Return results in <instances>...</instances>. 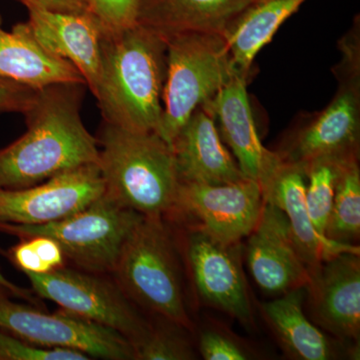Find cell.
<instances>
[{
  "label": "cell",
  "instance_id": "obj_13",
  "mask_svg": "<svg viewBox=\"0 0 360 360\" xmlns=\"http://www.w3.org/2000/svg\"><path fill=\"white\" fill-rule=\"evenodd\" d=\"M246 257L255 283L269 295L307 288L311 281L285 214L270 203L264 202L259 219L248 236Z\"/></svg>",
  "mask_w": 360,
  "mask_h": 360
},
{
  "label": "cell",
  "instance_id": "obj_16",
  "mask_svg": "<svg viewBox=\"0 0 360 360\" xmlns=\"http://www.w3.org/2000/svg\"><path fill=\"white\" fill-rule=\"evenodd\" d=\"M26 32L44 49L70 61L92 94L101 79V46L106 28L94 14L58 13L27 9Z\"/></svg>",
  "mask_w": 360,
  "mask_h": 360
},
{
  "label": "cell",
  "instance_id": "obj_14",
  "mask_svg": "<svg viewBox=\"0 0 360 360\" xmlns=\"http://www.w3.org/2000/svg\"><path fill=\"white\" fill-rule=\"evenodd\" d=\"M201 108L214 120L241 172L262 186L281 156L264 148L258 136L245 75L236 71L219 94Z\"/></svg>",
  "mask_w": 360,
  "mask_h": 360
},
{
  "label": "cell",
  "instance_id": "obj_25",
  "mask_svg": "<svg viewBox=\"0 0 360 360\" xmlns=\"http://www.w3.org/2000/svg\"><path fill=\"white\" fill-rule=\"evenodd\" d=\"M167 326H151L150 330L141 340L134 343L135 359L139 360H191L195 359L191 342L182 326L174 322Z\"/></svg>",
  "mask_w": 360,
  "mask_h": 360
},
{
  "label": "cell",
  "instance_id": "obj_27",
  "mask_svg": "<svg viewBox=\"0 0 360 360\" xmlns=\"http://www.w3.org/2000/svg\"><path fill=\"white\" fill-rule=\"evenodd\" d=\"M90 13L110 32L124 30L137 23L141 0H86Z\"/></svg>",
  "mask_w": 360,
  "mask_h": 360
},
{
  "label": "cell",
  "instance_id": "obj_2",
  "mask_svg": "<svg viewBox=\"0 0 360 360\" xmlns=\"http://www.w3.org/2000/svg\"><path fill=\"white\" fill-rule=\"evenodd\" d=\"M165 75V37L139 23L117 32L106 30L101 79L94 94L104 122L158 134Z\"/></svg>",
  "mask_w": 360,
  "mask_h": 360
},
{
  "label": "cell",
  "instance_id": "obj_10",
  "mask_svg": "<svg viewBox=\"0 0 360 360\" xmlns=\"http://www.w3.org/2000/svg\"><path fill=\"white\" fill-rule=\"evenodd\" d=\"M264 205L262 187L252 179L222 184L179 182L168 217L187 220L188 227L225 245H236L255 229Z\"/></svg>",
  "mask_w": 360,
  "mask_h": 360
},
{
  "label": "cell",
  "instance_id": "obj_1",
  "mask_svg": "<svg viewBox=\"0 0 360 360\" xmlns=\"http://www.w3.org/2000/svg\"><path fill=\"white\" fill-rule=\"evenodd\" d=\"M84 86L58 84L39 89L23 113L27 129L0 149V188H25L84 165H98V142L80 115Z\"/></svg>",
  "mask_w": 360,
  "mask_h": 360
},
{
  "label": "cell",
  "instance_id": "obj_17",
  "mask_svg": "<svg viewBox=\"0 0 360 360\" xmlns=\"http://www.w3.org/2000/svg\"><path fill=\"white\" fill-rule=\"evenodd\" d=\"M305 186L304 170L281 158L260 186L264 202L285 214L296 246L312 274L329 258L343 252L359 253V248L329 240L315 231L305 202Z\"/></svg>",
  "mask_w": 360,
  "mask_h": 360
},
{
  "label": "cell",
  "instance_id": "obj_23",
  "mask_svg": "<svg viewBox=\"0 0 360 360\" xmlns=\"http://www.w3.org/2000/svg\"><path fill=\"white\" fill-rule=\"evenodd\" d=\"M359 155L341 158L335 198L326 236L341 245H355L360 236Z\"/></svg>",
  "mask_w": 360,
  "mask_h": 360
},
{
  "label": "cell",
  "instance_id": "obj_22",
  "mask_svg": "<svg viewBox=\"0 0 360 360\" xmlns=\"http://www.w3.org/2000/svg\"><path fill=\"white\" fill-rule=\"evenodd\" d=\"M305 0H257L225 30V44L234 70L248 77L258 52Z\"/></svg>",
  "mask_w": 360,
  "mask_h": 360
},
{
  "label": "cell",
  "instance_id": "obj_3",
  "mask_svg": "<svg viewBox=\"0 0 360 360\" xmlns=\"http://www.w3.org/2000/svg\"><path fill=\"white\" fill-rule=\"evenodd\" d=\"M104 195L148 217H168L179 179L174 150L156 132L103 122L97 137Z\"/></svg>",
  "mask_w": 360,
  "mask_h": 360
},
{
  "label": "cell",
  "instance_id": "obj_28",
  "mask_svg": "<svg viewBox=\"0 0 360 360\" xmlns=\"http://www.w3.org/2000/svg\"><path fill=\"white\" fill-rule=\"evenodd\" d=\"M200 352L206 360H246L252 359L248 348L240 341L217 329H206L201 333Z\"/></svg>",
  "mask_w": 360,
  "mask_h": 360
},
{
  "label": "cell",
  "instance_id": "obj_11",
  "mask_svg": "<svg viewBox=\"0 0 360 360\" xmlns=\"http://www.w3.org/2000/svg\"><path fill=\"white\" fill-rule=\"evenodd\" d=\"M103 193L98 165H84L25 188H0V224H51L82 212Z\"/></svg>",
  "mask_w": 360,
  "mask_h": 360
},
{
  "label": "cell",
  "instance_id": "obj_8",
  "mask_svg": "<svg viewBox=\"0 0 360 360\" xmlns=\"http://www.w3.org/2000/svg\"><path fill=\"white\" fill-rule=\"evenodd\" d=\"M39 298L51 300L60 309L110 328L131 345L150 330L151 324L135 307L115 279L63 266L46 274L25 272Z\"/></svg>",
  "mask_w": 360,
  "mask_h": 360
},
{
  "label": "cell",
  "instance_id": "obj_7",
  "mask_svg": "<svg viewBox=\"0 0 360 360\" xmlns=\"http://www.w3.org/2000/svg\"><path fill=\"white\" fill-rule=\"evenodd\" d=\"M356 37H348L341 63L340 86L330 103L311 116L286 141L278 155L302 168L324 158L359 155L360 70Z\"/></svg>",
  "mask_w": 360,
  "mask_h": 360
},
{
  "label": "cell",
  "instance_id": "obj_21",
  "mask_svg": "<svg viewBox=\"0 0 360 360\" xmlns=\"http://www.w3.org/2000/svg\"><path fill=\"white\" fill-rule=\"evenodd\" d=\"M304 292L305 288H296L272 302H264L262 305L264 319L292 359H335L338 348L305 314Z\"/></svg>",
  "mask_w": 360,
  "mask_h": 360
},
{
  "label": "cell",
  "instance_id": "obj_15",
  "mask_svg": "<svg viewBox=\"0 0 360 360\" xmlns=\"http://www.w3.org/2000/svg\"><path fill=\"white\" fill-rule=\"evenodd\" d=\"M309 290L314 319L345 343L359 342V253L343 252L329 258L311 274Z\"/></svg>",
  "mask_w": 360,
  "mask_h": 360
},
{
  "label": "cell",
  "instance_id": "obj_30",
  "mask_svg": "<svg viewBox=\"0 0 360 360\" xmlns=\"http://www.w3.org/2000/svg\"><path fill=\"white\" fill-rule=\"evenodd\" d=\"M27 9L49 13L82 14L90 13L86 0H18Z\"/></svg>",
  "mask_w": 360,
  "mask_h": 360
},
{
  "label": "cell",
  "instance_id": "obj_26",
  "mask_svg": "<svg viewBox=\"0 0 360 360\" xmlns=\"http://www.w3.org/2000/svg\"><path fill=\"white\" fill-rule=\"evenodd\" d=\"M77 349L47 347L28 342L0 330V360H89Z\"/></svg>",
  "mask_w": 360,
  "mask_h": 360
},
{
  "label": "cell",
  "instance_id": "obj_24",
  "mask_svg": "<svg viewBox=\"0 0 360 360\" xmlns=\"http://www.w3.org/2000/svg\"><path fill=\"white\" fill-rule=\"evenodd\" d=\"M341 158H319L303 168L307 176L305 202L310 219L315 231L324 238H326V227L333 210L336 176Z\"/></svg>",
  "mask_w": 360,
  "mask_h": 360
},
{
  "label": "cell",
  "instance_id": "obj_9",
  "mask_svg": "<svg viewBox=\"0 0 360 360\" xmlns=\"http://www.w3.org/2000/svg\"><path fill=\"white\" fill-rule=\"evenodd\" d=\"M11 297L0 286V330L41 347L79 350L91 359H135L131 342L117 331L65 309L49 314Z\"/></svg>",
  "mask_w": 360,
  "mask_h": 360
},
{
  "label": "cell",
  "instance_id": "obj_4",
  "mask_svg": "<svg viewBox=\"0 0 360 360\" xmlns=\"http://www.w3.org/2000/svg\"><path fill=\"white\" fill-rule=\"evenodd\" d=\"M111 274L135 305L187 330L193 328L179 253L165 217H144L139 222Z\"/></svg>",
  "mask_w": 360,
  "mask_h": 360
},
{
  "label": "cell",
  "instance_id": "obj_5",
  "mask_svg": "<svg viewBox=\"0 0 360 360\" xmlns=\"http://www.w3.org/2000/svg\"><path fill=\"white\" fill-rule=\"evenodd\" d=\"M165 39L167 75L158 135L172 146L196 108L217 96L236 70L222 35L184 32Z\"/></svg>",
  "mask_w": 360,
  "mask_h": 360
},
{
  "label": "cell",
  "instance_id": "obj_19",
  "mask_svg": "<svg viewBox=\"0 0 360 360\" xmlns=\"http://www.w3.org/2000/svg\"><path fill=\"white\" fill-rule=\"evenodd\" d=\"M257 0H141L137 23L162 37L184 32L224 35L232 21Z\"/></svg>",
  "mask_w": 360,
  "mask_h": 360
},
{
  "label": "cell",
  "instance_id": "obj_6",
  "mask_svg": "<svg viewBox=\"0 0 360 360\" xmlns=\"http://www.w3.org/2000/svg\"><path fill=\"white\" fill-rule=\"evenodd\" d=\"M143 215L106 195L65 219L39 225L0 224V231L20 238L47 236L78 269L111 274L125 241Z\"/></svg>",
  "mask_w": 360,
  "mask_h": 360
},
{
  "label": "cell",
  "instance_id": "obj_18",
  "mask_svg": "<svg viewBox=\"0 0 360 360\" xmlns=\"http://www.w3.org/2000/svg\"><path fill=\"white\" fill-rule=\"evenodd\" d=\"M179 182L222 184L248 179L225 148L214 120L201 106L172 146Z\"/></svg>",
  "mask_w": 360,
  "mask_h": 360
},
{
  "label": "cell",
  "instance_id": "obj_12",
  "mask_svg": "<svg viewBox=\"0 0 360 360\" xmlns=\"http://www.w3.org/2000/svg\"><path fill=\"white\" fill-rule=\"evenodd\" d=\"M239 245H225L200 229L188 227L187 262L201 300L246 328H252L255 315Z\"/></svg>",
  "mask_w": 360,
  "mask_h": 360
},
{
  "label": "cell",
  "instance_id": "obj_31",
  "mask_svg": "<svg viewBox=\"0 0 360 360\" xmlns=\"http://www.w3.org/2000/svg\"><path fill=\"white\" fill-rule=\"evenodd\" d=\"M0 286L8 291L13 297L20 298V300H25V302L30 303L34 307H41L42 309V303L40 302L39 296L35 295L32 290H26V288H20V286L11 283L4 276L1 270H0Z\"/></svg>",
  "mask_w": 360,
  "mask_h": 360
},
{
  "label": "cell",
  "instance_id": "obj_29",
  "mask_svg": "<svg viewBox=\"0 0 360 360\" xmlns=\"http://www.w3.org/2000/svg\"><path fill=\"white\" fill-rule=\"evenodd\" d=\"M39 89L0 77V115L7 112L25 113L32 106Z\"/></svg>",
  "mask_w": 360,
  "mask_h": 360
},
{
  "label": "cell",
  "instance_id": "obj_20",
  "mask_svg": "<svg viewBox=\"0 0 360 360\" xmlns=\"http://www.w3.org/2000/svg\"><path fill=\"white\" fill-rule=\"evenodd\" d=\"M0 77L40 89L58 84H84L79 71L70 61L54 56L35 41L23 26L13 32L2 27L0 15Z\"/></svg>",
  "mask_w": 360,
  "mask_h": 360
}]
</instances>
